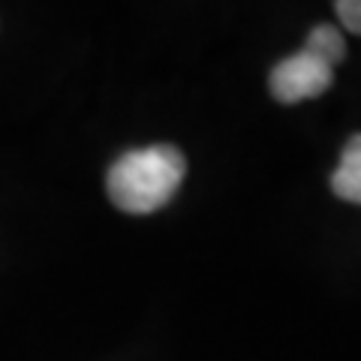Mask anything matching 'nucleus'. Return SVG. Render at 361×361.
<instances>
[{
  "instance_id": "1",
  "label": "nucleus",
  "mask_w": 361,
  "mask_h": 361,
  "mask_svg": "<svg viewBox=\"0 0 361 361\" xmlns=\"http://www.w3.org/2000/svg\"><path fill=\"white\" fill-rule=\"evenodd\" d=\"M187 175L184 154L172 145H151L130 151L109 169L106 190L111 202L127 214H151L169 205Z\"/></svg>"
},
{
  "instance_id": "2",
  "label": "nucleus",
  "mask_w": 361,
  "mask_h": 361,
  "mask_svg": "<svg viewBox=\"0 0 361 361\" xmlns=\"http://www.w3.org/2000/svg\"><path fill=\"white\" fill-rule=\"evenodd\" d=\"M331 82H334V66L307 49H301L298 54L280 61L268 75L271 97L286 106L304 103V99L325 94V90L331 87Z\"/></svg>"
},
{
  "instance_id": "3",
  "label": "nucleus",
  "mask_w": 361,
  "mask_h": 361,
  "mask_svg": "<svg viewBox=\"0 0 361 361\" xmlns=\"http://www.w3.org/2000/svg\"><path fill=\"white\" fill-rule=\"evenodd\" d=\"M331 190L337 199L361 205V133L346 142L341 163L331 175Z\"/></svg>"
},
{
  "instance_id": "4",
  "label": "nucleus",
  "mask_w": 361,
  "mask_h": 361,
  "mask_svg": "<svg viewBox=\"0 0 361 361\" xmlns=\"http://www.w3.org/2000/svg\"><path fill=\"white\" fill-rule=\"evenodd\" d=\"M304 49L313 51V54H319V58L329 61L331 66H337L346 58V42L341 37V30L331 27V25H316L310 30L307 42H304Z\"/></svg>"
},
{
  "instance_id": "5",
  "label": "nucleus",
  "mask_w": 361,
  "mask_h": 361,
  "mask_svg": "<svg viewBox=\"0 0 361 361\" xmlns=\"http://www.w3.org/2000/svg\"><path fill=\"white\" fill-rule=\"evenodd\" d=\"M334 13L346 30L361 37V0H341V4H334Z\"/></svg>"
}]
</instances>
